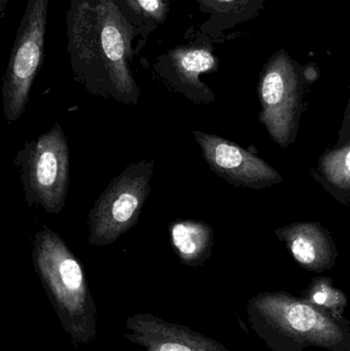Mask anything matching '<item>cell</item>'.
I'll list each match as a JSON object with an SVG mask.
<instances>
[{"label": "cell", "instance_id": "7c38bea8", "mask_svg": "<svg viewBox=\"0 0 350 351\" xmlns=\"http://www.w3.org/2000/svg\"><path fill=\"white\" fill-rule=\"evenodd\" d=\"M292 252L302 264H312L316 260V250L308 239L298 237L292 243Z\"/></svg>", "mask_w": 350, "mask_h": 351}, {"label": "cell", "instance_id": "8fae6325", "mask_svg": "<svg viewBox=\"0 0 350 351\" xmlns=\"http://www.w3.org/2000/svg\"><path fill=\"white\" fill-rule=\"evenodd\" d=\"M284 94V82L277 72H271L263 82L262 96L265 102L275 105L279 102Z\"/></svg>", "mask_w": 350, "mask_h": 351}, {"label": "cell", "instance_id": "7a4b0ae2", "mask_svg": "<svg viewBox=\"0 0 350 351\" xmlns=\"http://www.w3.org/2000/svg\"><path fill=\"white\" fill-rule=\"evenodd\" d=\"M33 263L58 317L76 344L96 335V306L84 267L65 241L51 229L35 235Z\"/></svg>", "mask_w": 350, "mask_h": 351}, {"label": "cell", "instance_id": "ba28073f", "mask_svg": "<svg viewBox=\"0 0 350 351\" xmlns=\"http://www.w3.org/2000/svg\"><path fill=\"white\" fill-rule=\"evenodd\" d=\"M127 328L132 333L125 337L145 351H228L189 328L166 323L149 313L129 317Z\"/></svg>", "mask_w": 350, "mask_h": 351}, {"label": "cell", "instance_id": "5bb4252c", "mask_svg": "<svg viewBox=\"0 0 350 351\" xmlns=\"http://www.w3.org/2000/svg\"><path fill=\"white\" fill-rule=\"evenodd\" d=\"M8 2H10V0H0V18H1V20H3L4 16H5Z\"/></svg>", "mask_w": 350, "mask_h": 351}, {"label": "cell", "instance_id": "30bf717a", "mask_svg": "<svg viewBox=\"0 0 350 351\" xmlns=\"http://www.w3.org/2000/svg\"><path fill=\"white\" fill-rule=\"evenodd\" d=\"M127 22L147 43L152 33L164 25L170 12L168 0H113Z\"/></svg>", "mask_w": 350, "mask_h": 351}, {"label": "cell", "instance_id": "4fadbf2b", "mask_svg": "<svg viewBox=\"0 0 350 351\" xmlns=\"http://www.w3.org/2000/svg\"><path fill=\"white\" fill-rule=\"evenodd\" d=\"M327 298H328V295L325 292L316 293L314 296V300L316 304H325V303H326Z\"/></svg>", "mask_w": 350, "mask_h": 351}, {"label": "cell", "instance_id": "8992f818", "mask_svg": "<svg viewBox=\"0 0 350 351\" xmlns=\"http://www.w3.org/2000/svg\"><path fill=\"white\" fill-rule=\"evenodd\" d=\"M216 66L217 60L211 47L203 41H191L160 55L154 64V71L173 92L191 102L201 103L209 101L211 93L199 75L213 71Z\"/></svg>", "mask_w": 350, "mask_h": 351}, {"label": "cell", "instance_id": "52a82bcc", "mask_svg": "<svg viewBox=\"0 0 350 351\" xmlns=\"http://www.w3.org/2000/svg\"><path fill=\"white\" fill-rule=\"evenodd\" d=\"M259 308L277 327L310 343L332 348L342 340L336 324L310 305L275 298L265 300Z\"/></svg>", "mask_w": 350, "mask_h": 351}, {"label": "cell", "instance_id": "6da1fadb", "mask_svg": "<svg viewBox=\"0 0 350 351\" xmlns=\"http://www.w3.org/2000/svg\"><path fill=\"white\" fill-rule=\"evenodd\" d=\"M66 29L75 82L90 94L137 105L141 90L132 63L142 49L136 38L142 37L113 0H69Z\"/></svg>", "mask_w": 350, "mask_h": 351}, {"label": "cell", "instance_id": "3957f363", "mask_svg": "<svg viewBox=\"0 0 350 351\" xmlns=\"http://www.w3.org/2000/svg\"><path fill=\"white\" fill-rule=\"evenodd\" d=\"M14 164L21 173L25 200L49 214L64 208L69 184V147L59 123L18 150Z\"/></svg>", "mask_w": 350, "mask_h": 351}, {"label": "cell", "instance_id": "277c9868", "mask_svg": "<svg viewBox=\"0 0 350 351\" xmlns=\"http://www.w3.org/2000/svg\"><path fill=\"white\" fill-rule=\"evenodd\" d=\"M154 160L131 164L109 183L88 215V243L108 245L133 228L149 196Z\"/></svg>", "mask_w": 350, "mask_h": 351}, {"label": "cell", "instance_id": "5b68a950", "mask_svg": "<svg viewBox=\"0 0 350 351\" xmlns=\"http://www.w3.org/2000/svg\"><path fill=\"white\" fill-rule=\"evenodd\" d=\"M49 0H27L2 80L3 114L8 123L20 119L45 57Z\"/></svg>", "mask_w": 350, "mask_h": 351}, {"label": "cell", "instance_id": "9a60e30c", "mask_svg": "<svg viewBox=\"0 0 350 351\" xmlns=\"http://www.w3.org/2000/svg\"><path fill=\"white\" fill-rule=\"evenodd\" d=\"M347 169H349V171L350 172V152L349 154H347Z\"/></svg>", "mask_w": 350, "mask_h": 351}, {"label": "cell", "instance_id": "9c48e42d", "mask_svg": "<svg viewBox=\"0 0 350 351\" xmlns=\"http://www.w3.org/2000/svg\"><path fill=\"white\" fill-rule=\"evenodd\" d=\"M171 245L180 261L187 266L197 267L209 255L212 230L201 221L176 220L168 225Z\"/></svg>", "mask_w": 350, "mask_h": 351}]
</instances>
